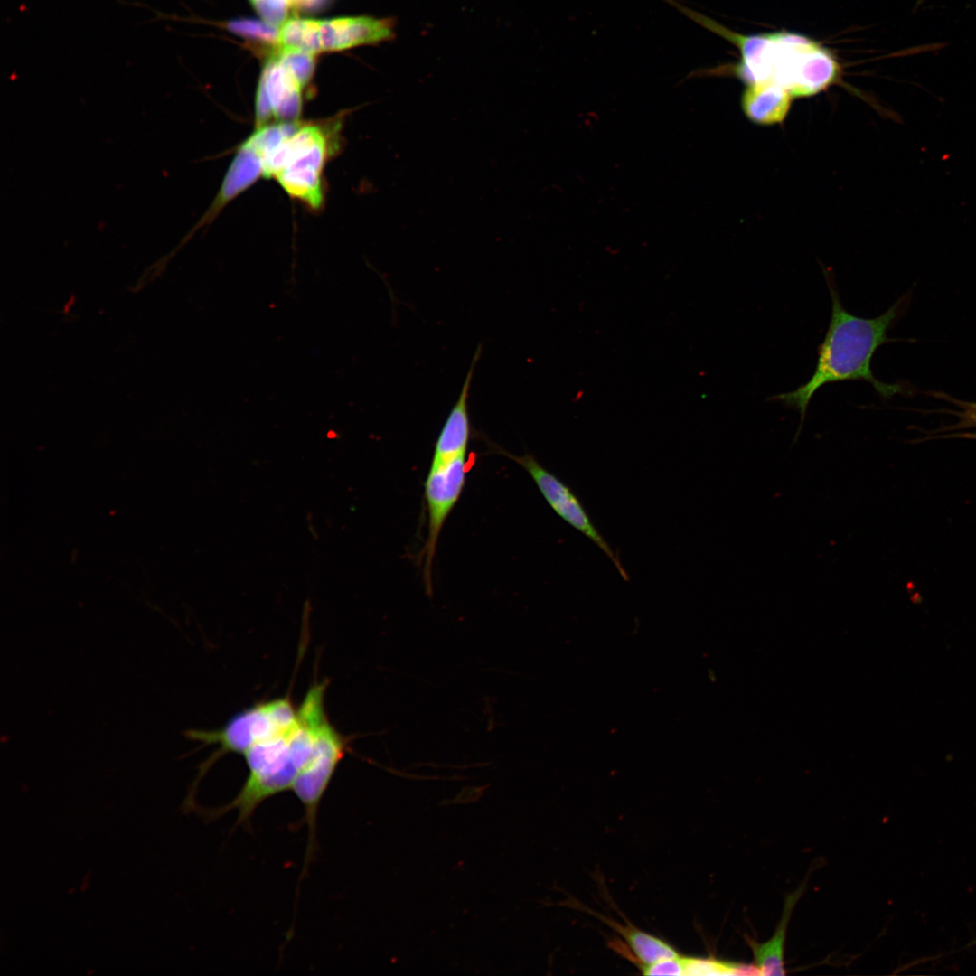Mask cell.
<instances>
[{"label":"cell","mask_w":976,"mask_h":976,"mask_svg":"<svg viewBox=\"0 0 976 976\" xmlns=\"http://www.w3.org/2000/svg\"><path fill=\"white\" fill-rule=\"evenodd\" d=\"M265 56L255 97L256 128L273 122L299 121L305 88L278 54Z\"/></svg>","instance_id":"30bf717a"},{"label":"cell","mask_w":976,"mask_h":976,"mask_svg":"<svg viewBox=\"0 0 976 976\" xmlns=\"http://www.w3.org/2000/svg\"><path fill=\"white\" fill-rule=\"evenodd\" d=\"M393 22L370 16L315 19L292 16L278 26L272 52H301L316 55L375 44L393 36Z\"/></svg>","instance_id":"5b68a950"},{"label":"cell","mask_w":976,"mask_h":976,"mask_svg":"<svg viewBox=\"0 0 976 976\" xmlns=\"http://www.w3.org/2000/svg\"><path fill=\"white\" fill-rule=\"evenodd\" d=\"M792 95L774 83L746 85L741 104L745 115L754 123L773 125L782 122L790 108Z\"/></svg>","instance_id":"4fadbf2b"},{"label":"cell","mask_w":976,"mask_h":976,"mask_svg":"<svg viewBox=\"0 0 976 976\" xmlns=\"http://www.w3.org/2000/svg\"><path fill=\"white\" fill-rule=\"evenodd\" d=\"M975 437H976V435H975Z\"/></svg>","instance_id":"44dd1931"},{"label":"cell","mask_w":976,"mask_h":976,"mask_svg":"<svg viewBox=\"0 0 976 976\" xmlns=\"http://www.w3.org/2000/svg\"><path fill=\"white\" fill-rule=\"evenodd\" d=\"M802 889L800 888L786 897L782 918L773 936L765 943H758L754 939L745 936L746 942L754 954L755 965L759 975H784V951L786 938L788 922L792 911L801 896Z\"/></svg>","instance_id":"5bb4252c"},{"label":"cell","mask_w":976,"mask_h":976,"mask_svg":"<svg viewBox=\"0 0 976 976\" xmlns=\"http://www.w3.org/2000/svg\"><path fill=\"white\" fill-rule=\"evenodd\" d=\"M327 684V680L314 681L297 707L296 723L243 755L249 769L243 786L230 802L209 811V819L237 810L236 826L246 828L262 802L291 790L297 774L310 759L319 729L328 718L325 709Z\"/></svg>","instance_id":"7a4b0ae2"},{"label":"cell","mask_w":976,"mask_h":976,"mask_svg":"<svg viewBox=\"0 0 976 976\" xmlns=\"http://www.w3.org/2000/svg\"><path fill=\"white\" fill-rule=\"evenodd\" d=\"M938 396L962 408V410L956 413L960 417L959 427L976 426V403L957 400L942 393H938Z\"/></svg>","instance_id":"ffe728a7"},{"label":"cell","mask_w":976,"mask_h":976,"mask_svg":"<svg viewBox=\"0 0 976 976\" xmlns=\"http://www.w3.org/2000/svg\"><path fill=\"white\" fill-rule=\"evenodd\" d=\"M226 27L231 33L258 44L263 51L274 46L278 33V26L264 20L237 19L227 23Z\"/></svg>","instance_id":"ac0fdd59"},{"label":"cell","mask_w":976,"mask_h":976,"mask_svg":"<svg viewBox=\"0 0 976 976\" xmlns=\"http://www.w3.org/2000/svg\"><path fill=\"white\" fill-rule=\"evenodd\" d=\"M352 739L338 731L327 718L319 729L310 759L293 783L291 790L305 810L302 824L308 828L304 873L317 851V817L322 798L339 763L351 750Z\"/></svg>","instance_id":"52a82bcc"},{"label":"cell","mask_w":976,"mask_h":976,"mask_svg":"<svg viewBox=\"0 0 976 976\" xmlns=\"http://www.w3.org/2000/svg\"><path fill=\"white\" fill-rule=\"evenodd\" d=\"M684 975H759L755 964L748 965L717 958L682 957Z\"/></svg>","instance_id":"2e32d148"},{"label":"cell","mask_w":976,"mask_h":976,"mask_svg":"<svg viewBox=\"0 0 976 976\" xmlns=\"http://www.w3.org/2000/svg\"><path fill=\"white\" fill-rule=\"evenodd\" d=\"M343 116L299 122L263 159V176L274 178L292 198L318 211L324 199L323 173L338 152Z\"/></svg>","instance_id":"277c9868"},{"label":"cell","mask_w":976,"mask_h":976,"mask_svg":"<svg viewBox=\"0 0 976 976\" xmlns=\"http://www.w3.org/2000/svg\"><path fill=\"white\" fill-rule=\"evenodd\" d=\"M480 352L481 347H478L457 400L451 408L436 438L431 464L445 463L468 454L467 450L471 436L468 396L474 366L478 361Z\"/></svg>","instance_id":"7c38bea8"},{"label":"cell","mask_w":976,"mask_h":976,"mask_svg":"<svg viewBox=\"0 0 976 976\" xmlns=\"http://www.w3.org/2000/svg\"><path fill=\"white\" fill-rule=\"evenodd\" d=\"M645 975H684L682 957L666 958L641 967Z\"/></svg>","instance_id":"d6986e66"},{"label":"cell","mask_w":976,"mask_h":976,"mask_svg":"<svg viewBox=\"0 0 976 976\" xmlns=\"http://www.w3.org/2000/svg\"><path fill=\"white\" fill-rule=\"evenodd\" d=\"M473 463L467 455L440 464H430L424 483L427 511V536L424 548L423 578L432 594V566L443 526L458 502Z\"/></svg>","instance_id":"ba28073f"},{"label":"cell","mask_w":976,"mask_h":976,"mask_svg":"<svg viewBox=\"0 0 976 976\" xmlns=\"http://www.w3.org/2000/svg\"><path fill=\"white\" fill-rule=\"evenodd\" d=\"M831 299L829 326L823 341L818 346V358L809 380L797 389L776 394L768 401L781 403L800 414V435L813 395L821 387L846 380L869 383L883 399L905 394L900 383H886L877 380L871 370L872 358L879 346L891 342L887 333L903 311L906 296L901 297L884 314L874 318L857 316L846 310L831 277H827Z\"/></svg>","instance_id":"6da1fadb"},{"label":"cell","mask_w":976,"mask_h":976,"mask_svg":"<svg viewBox=\"0 0 976 976\" xmlns=\"http://www.w3.org/2000/svg\"><path fill=\"white\" fill-rule=\"evenodd\" d=\"M626 940L637 961L647 965L657 961L678 956L677 951L669 943L633 926L615 925Z\"/></svg>","instance_id":"9a60e30c"},{"label":"cell","mask_w":976,"mask_h":976,"mask_svg":"<svg viewBox=\"0 0 976 976\" xmlns=\"http://www.w3.org/2000/svg\"><path fill=\"white\" fill-rule=\"evenodd\" d=\"M298 713L289 696L259 701L233 715L214 730H188L186 737L203 745H218L219 749L200 768L196 782L221 756L229 753L244 755L254 746L271 739L291 727Z\"/></svg>","instance_id":"8992f818"},{"label":"cell","mask_w":976,"mask_h":976,"mask_svg":"<svg viewBox=\"0 0 976 976\" xmlns=\"http://www.w3.org/2000/svg\"><path fill=\"white\" fill-rule=\"evenodd\" d=\"M262 20L279 26L296 11L316 9L325 0H249Z\"/></svg>","instance_id":"e0dca14e"},{"label":"cell","mask_w":976,"mask_h":976,"mask_svg":"<svg viewBox=\"0 0 976 976\" xmlns=\"http://www.w3.org/2000/svg\"><path fill=\"white\" fill-rule=\"evenodd\" d=\"M502 453L525 469L552 510L567 523L594 542L615 565L622 578L628 581L630 577L619 556L598 531L579 498L570 487L542 466L534 455L525 454L518 456L505 451Z\"/></svg>","instance_id":"9c48e42d"},{"label":"cell","mask_w":976,"mask_h":976,"mask_svg":"<svg viewBox=\"0 0 976 976\" xmlns=\"http://www.w3.org/2000/svg\"><path fill=\"white\" fill-rule=\"evenodd\" d=\"M732 43L741 54L736 73L746 85L771 82L792 97H806L825 89L839 74L831 52L799 33H735Z\"/></svg>","instance_id":"3957f363"},{"label":"cell","mask_w":976,"mask_h":976,"mask_svg":"<svg viewBox=\"0 0 976 976\" xmlns=\"http://www.w3.org/2000/svg\"><path fill=\"white\" fill-rule=\"evenodd\" d=\"M261 175H263L262 156L246 139L239 146L210 208L191 230L187 237H190L198 229L211 223L227 203L250 187Z\"/></svg>","instance_id":"8fae6325"}]
</instances>
